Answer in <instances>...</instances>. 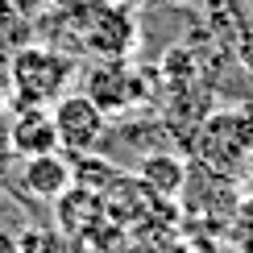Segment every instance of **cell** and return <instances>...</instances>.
Returning a JSON list of instances; mask_svg holds the SVG:
<instances>
[{
	"instance_id": "cell-13",
	"label": "cell",
	"mask_w": 253,
	"mask_h": 253,
	"mask_svg": "<svg viewBox=\"0 0 253 253\" xmlns=\"http://www.w3.org/2000/svg\"><path fill=\"white\" fill-rule=\"evenodd\" d=\"M0 253H17V249H13V237H4V233H0Z\"/></svg>"
},
{
	"instance_id": "cell-4",
	"label": "cell",
	"mask_w": 253,
	"mask_h": 253,
	"mask_svg": "<svg viewBox=\"0 0 253 253\" xmlns=\"http://www.w3.org/2000/svg\"><path fill=\"white\" fill-rule=\"evenodd\" d=\"M83 91H87L104 112H125V108H133V104L145 100L141 75L129 71V67L117 62V58H104L100 67L91 71V79H87V87H83Z\"/></svg>"
},
{
	"instance_id": "cell-14",
	"label": "cell",
	"mask_w": 253,
	"mask_h": 253,
	"mask_svg": "<svg viewBox=\"0 0 253 253\" xmlns=\"http://www.w3.org/2000/svg\"><path fill=\"white\" fill-rule=\"evenodd\" d=\"M245 170H249V183H253V158H249V162H245Z\"/></svg>"
},
{
	"instance_id": "cell-16",
	"label": "cell",
	"mask_w": 253,
	"mask_h": 253,
	"mask_svg": "<svg viewBox=\"0 0 253 253\" xmlns=\"http://www.w3.org/2000/svg\"><path fill=\"white\" fill-rule=\"evenodd\" d=\"M0 104H4V91H0Z\"/></svg>"
},
{
	"instance_id": "cell-5",
	"label": "cell",
	"mask_w": 253,
	"mask_h": 253,
	"mask_svg": "<svg viewBox=\"0 0 253 253\" xmlns=\"http://www.w3.org/2000/svg\"><path fill=\"white\" fill-rule=\"evenodd\" d=\"M79 34L87 38V50H91V54H100V58H121V54H129V50H133L137 25H133V17H129V8H125V4H112V8H96V13L83 21Z\"/></svg>"
},
{
	"instance_id": "cell-10",
	"label": "cell",
	"mask_w": 253,
	"mask_h": 253,
	"mask_svg": "<svg viewBox=\"0 0 253 253\" xmlns=\"http://www.w3.org/2000/svg\"><path fill=\"white\" fill-rule=\"evenodd\" d=\"M71 166H75V187H87V191H100V195L121 178L117 166L104 162V158H96V154H79Z\"/></svg>"
},
{
	"instance_id": "cell-9",
	"label": "cell",
	"mask_w": 253,
	"mask_h": 253,
	"mask_svg": "<svg viewBox=\"0 0 253 253\" xmlns=\"http://www.w3.org/2000/svg\"><path fill=\"white\" fill-rule=\"evenodd\" d=\"M137 178L150 187L154 199H174L183 191V183H187V166L174 154H145L137 162Z\"/></svg>"
},
{
	"instance_id": "cell-3",
	"label": "cell",
	"mask_w": 253,
	"mask_h": 253,
	"mask_svg": "<svg viewBox=\"0 0 253 253\" xmlns=\"http://www.w3.org/2000/svg\"><path fill=\"white\" fill-rule=\"evenodd\" d=\"M199 154L216 166L220 174H237L233 166L253 158V117L249 112H216L199 129Z\"/></svg>"
},
{
	"instance_id": "cell-6",
	"label": "cell",
	"mask_w": 253,
	"mask_h": 253,
	"mask_svg": "<svg viewBox=\"0 0 253 253\" xmlns=\"http://www.w3.org/2000/svg\"><path fill=\"white\" fill-rule=\"evenodd\" d=\"M8 150L17 158H38L58 150V129H54V108H17L8 125Z\"/></svg>"
},
{
	"instance_id": "cell-11",
	"label": "cell",
	"mask_w": 253,
	"mask_h": 253,
	"mask_svg": "<svg viewBox=\"0 0 253 253\" xmlns=\"http://www.w3.org/2000/svg\"><path fill=\"white\" fill-rule=\"evenodd\" d=\"M13 249L17 253H67V237L58 228H46V224H29L13 237Z\"/></svg>"
},
{
	"instance_id": "cell-8",
	"label": "cell",
	"mask_w": 253,
	"mask_h": 253,
	"mask_svg": "<svg viewBox=\"0 0 253 253\" xmlns=\"http://www.w3.org/2000/svg\"><path fill=\"white\" fill-rule=\"evenodd\" d=\"M54 212H58V233L62 237H91L108 220L100 191H87V187H71L67 195H58Z\"/></svg>"
},
{
	"instance_id": "cell-12",
	"label": "cell",
	"mask_w": 253,
	"mask_h": 253,
	"mask_svg": "<svg viewBox=\"0 0 253 253\" xmlns=\"http://www.w3.org/2000/svg\"><path fill=\"white\" fill-rule=\"evenodd\" d=\"M25 38H29V17L21 13L17 0H0V46L4 42H21L25 46Z\"/></svg>"
},
{
	"instance_id": "cell-2",
	"label": "cell",
	"mask_w": 253,
	"mask_h": 253,
	"mask_svg": "<svg viewBox=\"0 0 253 253\" xmlns=\"http://www.w3.org/2000/svg\"><path fill=\"white\" fill-rule=\"evenodd\" d=\"M54 129H58V150H67L71 158L96 154V145L104 141V129H108V112L87 91H67L54 104Z\"/></svg>"
},
{
	"instance_id": "cell-15",
	"label": "cell",
	"mask_w": 253,
	"mask_h": 253,
	"mask_svg": "<svg viewBox=\"0 0 253 253\" xmlns=\"http://www.w3.org/2000/svg\"><path fill=\"white\" fill-rule=\"evenodd\" d=\"M249 67H253V50H249Z\"/></svg>"
},
{
	"instance_id": "cell-1",
	"label": "cell",
	"mask_w": 253,
	"mask_h": 253,
	"mask_svg": "<svg viewBox=\"0 0 253 253\" xmlns=\"http://www.w3.org/2000/svg\"><path fill=\"white\" fill-rule=\"evenodd\" d=\"M75 79V62L54 46H38L25 42L13 58H8V91H13L17 108H54L67 96V83Z\"/></svg>"
},
{
	"instance_id": "cell-7",
	"label": "cell",
	"mask_w": 253,
	"mask_h": 253,
	"mask_svg": "<svg viewBox=\"0 0 253 253\" xmlns=\"http://www.w3.org/2000/svg\"><path fill=\"white\" fill-rule=\"evenodd\" d=\"M21 187H25V195L54 204L58 195H67L71 187H75V166H71V158H62L58 150L54 154H38V158H21Z\"/></svg>"
}]
</instances>
